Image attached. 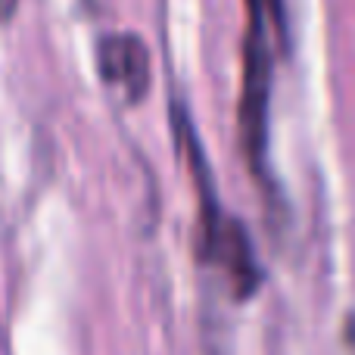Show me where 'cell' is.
Segmentation results:
<instances>
[{"instance_id": "6da1fadb", "label": "cell", "mask_w": 355, "mask_h": 355, "mask_svg": "<svg viewBox=\"0 0 355 355\" xmlns=\"http://www.w3.org/2000/svg\"><path fill=\"white\" fill-rule=\"evenodd\" d=\"M277 22L271 0H246V37H243V85H240V141L250 166L262 168L268 147V103H271V28ZM281 28V25H277Z\"/></svg>"}, {"instance_id": "7a4b0ae2", "label": "cell", "mask_w": 355, "mask_h": 355, "mask_svg": "<svg viewBox=\"0 0 355 355\" xmlns=\"http://www.w3.org/2000/svg\"><path fill=\"white\" fill-rule=\"evenodd\" d=\"M206 227V256L227 271L237 296H250L259 287V265L252 252V240L237 218L218 212L215 218L202 221Z\"/></svg>"}, {"instance_id": "3957f363", "label": "cell", "mask_w": 355, "mask_h": 355, "mask_svg": "<svg viewBox=\"0 0 355 355\" xmlns=\"http://www.w3.org/2000/svg\"><path fill=\"white\" fill-rule=\"evenodd\" d=\"M100 75L119 85L128 100H144L150 91V50L137 35H106L97 47Z\"/></svg>"}, {"instance_id": "277c9868", "label": "cell", "mask_w": 355, "mask_h": 355, "mask_svg": "<svg viewBox=\"0 0 355 355\" xmlns=\"http://www.w3.org/2000/svg\"><path fill=\"white\" fill-rule=\"evenodd\" d=\"M19 0H0V22H6V19H12V12H16Z\"/></svg>"}, {"instance_id": "5b68a950", "label": "cell", "mask_w": 355, "mask_h": 355, "mask_svg": "<svg viewBox=\"0 0 355 355\" xmlns=\"http://www.w3.org/2000/svg\"><path fill=\"white\" fill-rule=\"evenodd\" d=\"M271 10H275L277 22H281V25H284V0H271Z\"/></svg>"}]
</instances>
